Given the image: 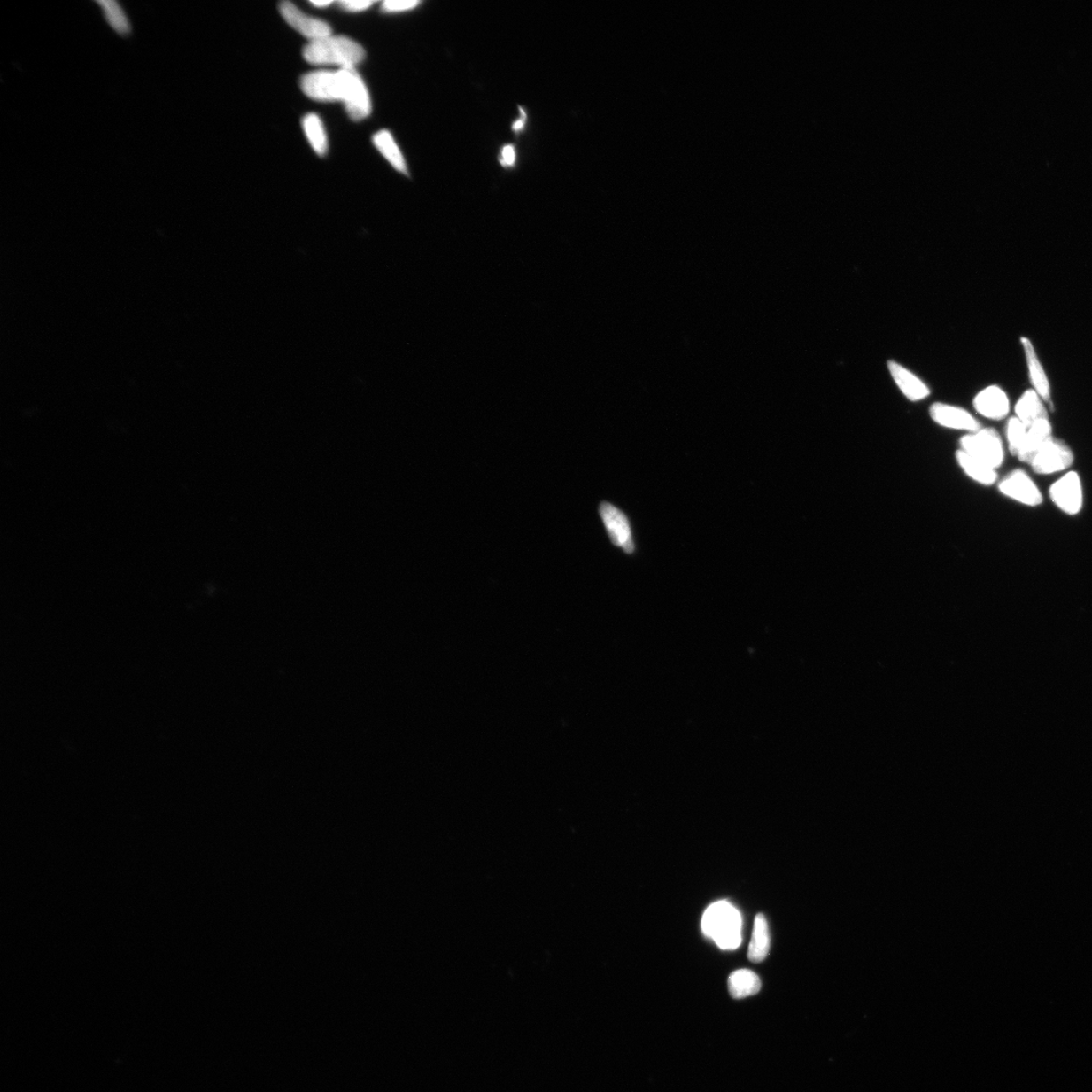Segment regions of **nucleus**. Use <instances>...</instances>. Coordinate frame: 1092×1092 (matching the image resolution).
I'll list each match as a JSON object with an SVG mask.
<instances>
[{
  "mask_svg": "<svg viewBox=\"0 0 1092 1092\" xmlns=\"http://www.w3.org/2000/svg\"><path fill=\"white\" fill-rule=\"evenodd\" d=\"M421 3L418 0H387L382 4L384 12H402L415 9Z\"/></svg>",
  "mask_w": 1092,
  "mask_h": 1092,
  "instance_id": "nucleus-24",
  "label": "nucleus"
},
{
  "mask_svg": "<svg viewBox=\"0 0 1092 1092\" xmlns=\"http://www.w3.org/2000/svg\"><path fill=\"white\" fill-rule=\"evenodd\" d=\"M373 4L374 3L368 2V0H364V2H352V0H345V2L339 3V5L342 7V9H345V11L352 12H359L366 11L368 9L369 6Z\"/></svg>",
  "mask_w": 1092,
  "mask_h": 1092,
  "instance_id": "nucleus-26",
  "label": "nucleus"
},
{
  "mask_svg": "<svg viewBox=\"0 0 1092 1092\" xmlns=\"http://www.w3.org/2000/svg\"><path fill=\"white\" fill-rule=\"evenodd\" d=\"M304 131L311 146L319 155H325L328 147L327 136L322 121L315 113L306 115L303 120Z\"/></svg>",
  "mask_w": 1092,
  "mask_h": 1092,
  "instance_id": "nucleus-21",
  "label": "nucleus"
},
{
  "mask_svg": "<svg viewBox=\"0 0 1092 1092\" xmlns=\"http://www.w3.org/2000/svg\"><path fill=\"white\" fill-rule=\"evenodd\" d=\"M959 449L996 470L1004 462L1003 441L995 428L982 427L980 430L963 435L959 440Z\"/></svg>",
  "mask_w": 1092,
  "mask_h": 1092,
  "instance_id": "nucleus-3",
  "label": "nucleus"
},
{
  "mask_svg": "<svg viewBox=\"0 0 1092 1092\" xmlns=\"http://www.w3.org/2000/svg\"><path fill=\"white\" fill-rule=\"evenodd\" d=\"M930 416L937 425L965 434L982 428L980 421L968 410L948 403H933L930 408Z\"/></svg>",
  "mask_w": 1092,
  "mask_h": 1092,
  "instance_id": "nucleus-8",
  "label": "nucleus"
},
{
  "mask_svg": "<svg viewBox=\"0 0 1092 1092\" xmlns=\"http://www.w3.org/2000/svg\"><path fill=\"white\" fill-rule=\"evenodd\" d=\"M1049 496L1063 513L1075 516L1083 508V485L1079 473L1068 472L1051 484Z\"/></svg>",
  "mask_w": 1092,
  "mask_h": 1092,
  "instance_id": "nucleus-7",
  "label": "nucleus"
},
{
  "mask_svg": "<svg viewBox=\"0 0 1092 1092\" xmlns=\"http://www.w3.org/2000/svg\"><path fill=\"white\" fill-rule=\"evenodd\" d=\"M280 11L283 18L291 27L311 41L328 37L332 33L330 26L325 21L306 16L294 4L283 2L281 4Z\"/></svg>",
  "mask_w": 1092,
  "mask_h": 1092,
  "instance_id": "nucleus-13",
  "label": "nucleus"
},
{
  "mask_svg": "<svg viewBox=\"0 0 1092 1092\" xmlns=\"http://www.w3.org/2000/svg\"><path fill=\"white\" fill-rule=\"evenodd\" d=\"M304 58L315 66H338L349 68L358 66L366 52L355 42L344 35H328V37L311 41L304 48Z\"/></svg>",
  "mask_w": 1092,
  "mask_h": 1092,
  "instance_id": "nucleus-1",
  "label": "nucleus"
},
{
  "mask_svg": "<svg viewBox=\"0 0 1092 1092\" xmlns=\"http://www.w3.org/2000/svg\"><path fill=\"white\" fill-rule=\"evenodd\" d=\"M973 408L984 418L1001 421L1009 416L1011 402L1003 388L997 384H991L974 397Z\"/></svg>",
  "mask_w": 1092,
  "mask_h": 1092,
  "instance_id": "nucleus-11",
  "label": "nucleus"
},
{
  "mask_svg": "<svg viewBox=\"0 0 1092 1092\" xmlns=\"http://www.w3.org/2000/svg\"><path fill=\"white\" fill-rule=\"evenodd\" d=\"M1025 352L1027 371H1029V378L1032 383L1033 390L1043 399V401L1049 406H1053L1051 384L1046 374V370L1042 364L1036 348L1034 347L1032 341L1027 337L1020 338Z\"/></svg>",
  "mask_w": 1092,
  "mask_h": 1092,
  "instance_id": "nucleus-14",
  "label": "nucleus"
},
{
  "mask_svg": "<svg viewBox=\"0 0 1092 1092\" xmlns=\"http://www.w3.org/2000/svg\"><path fill=\"white\" fill-rule=\"evenodd\" d=\"M342 102L353 120L366 119L371 111L368 90L358 71L353 67L341 68Z\"/></svg>",
  "mask_w": 1092,
  "mask_h": 1092,
  "instance_id": "nucleus-4",
  "label": "nucleus"
},
{
  "mask_svg": "<svg viewBox=\"0 0 1092 1092\" xmlns=\"http://www.w3.org/2000/svg\"><path fill=\"white\" fill-rule=\"evenodd\" d=\"M762 983L760 977L751 970L740 969L728 978V990L735 999L746 998L758 994Z\"/></svg>",
  "mask_w": 1092,
  "mask_h": 1092,
  "instance_id": "nucleus-18",
  "label": "nucleus"
},
{
  "mask_svg": "<svg viewBox=\"0 0 1092 1092\" xmlns=\"http://www.w3.org/2000/svg\"><path fill=\"white\" fill-rule=\"evenodd\" d=\"M1027 433V427L1017 417L1009 419L1005 427L1006 444L1011 454L1017 456L1022 451Z\"/></svg>",
  "mask_w": 1092,
  "mask_h": 1092,
  "instance_id": "nucleus-23",
  "label": "nucleus"
},
{
  "mask_svg": "<svg viewBox=\"0 0 1092 1092\" xmlns=\"http://www.w3.org/2000/svg\"><path fill=\"white\" fill-rule=\"evenodd\" d=\"M599 512L612 544L623 548L627 554H632L634 541L631 526L625 514L609 503H602Z\"/></svg>",
  "mask_w": 1092,
  "mask_h": 1092,
  "instance_id": "nucleus-10",
  "label": "nucleus"
},
{
  "mask_svg": "<svg viewBox=\"0 0 1092 1092\" xmlns=\"http://www.w3.org/2000/svg\"><path fill=\"white\" fill-rule=\"evenodd\" d=\"M97 4L102 6L105 18L113 30L120 35H128L131 32V26L126 13L117 2L103 0Z\"/></svg>",
  "mask_w": 1092,
  "mask_h": 1092,
  "instance_id": "nucleus-22",
  "label": "nucleus"
},
{
  "mask_svg": "<svg viewBox=\"0 0 1092 1092\" xmlns=\"http://www.w3.org/2000/svg\"><path fill=\"white\" fill-rule=\"evenodd\" d=\"M516 162V151L513 145H506L503 147L501 155H500V163L505 167H511Z\"/></svg>",
  "mask_w": 1092,
  "mask_h": 1092,
  "instance_id": "nucleus-25",
  "label": "nucleus"
},
{
  "mask_svg": "<svg viewBox=\"0 0 1092 1092\" xmlns=\"http://www.w3.org/2000/svg\"><path fill=\"white\" fill-rule=\"evenodd\" d=\"M1002 494L1027 507H1038L1043 503V495L1032 477L1024 469H1015L997 483Z\"/></svg>",
  "mask_w": 1092,
  "mask_h": 1092,
  "instance_id": "nucleus-6",
  "label": "nucleus"
},
{
  "mask_svg": "<svg viewBox=\"0 0 1092 1092\" xmlns=\"http://www.w3.org/2000/svg\"><path fill=\"white\" fill-rule=\"evenodd\" d=\"M955 456L958 466L969 479L977 484L987 485V487L998 483L997 470L992 469L987 463L978 461L973 456L961 451V449H957Z\"/></svg>",
  "mask_w": 1092,
  "mask_h": 1092,
  "instance_id": "nucleus-17",
  "label": "nucleus"
},
{
  "mask_svg": "<svg viewBox=\"0 0 1092 1092\" xmlns=\"http://www.w3.org/2000/svg\"><path fill=\"white\" fill-rule=\"evenodd\" d=\"M770 950V933L767 919L762 913L755 918L751 943L748 946L749 961L760 963L766 959Z\"/></svg>",
  "mask_w": 1092,
  "mask_h": 1092,
  "instance_id": "nucleus-19",
  "label": "nucleus"
},
{
  "mask_svg": "<svg viewBox=\"0 0 1092 1092\" xmlns=\"http://www.w3.org/2000/svg\"><path fill=\"white\" fill-rule=\"evenodd\" d=\"M374 143L385 159L399 173L407 174V166L401 150L389 131H380L374 136Z\"/></svg>",
  "mask_w": 1092,
  "mask_h": 1092,
  "instance_id": "nucleus-20",
  "label": "nucleus"
},
{
  "mask_svg": "<svg viewBox=\"0 0 1092 1092\" xmlns=\"http://www.w3.org/2000/svg\"><path fill=\"white\" fill-rule=\"evenodd\" d=\"M889 374L902 394L910 402H922L931 395L926 383L896 360L887 361Z\"/></svg>",
  "mask_w": 1092,
  "mask_h": 1092,
  "instance_id": "nucleus-12",
  "label": "nucleus"
},
{
  "mask_svg": "<svg viewBox=\"0 0 1092 1092\" xmlns=\"http://www.w3.org/2000/svg\"><path fill=\"white\" fill-rule=\"evenodd\" d=\"M1045 404L1036 391L1026 390L1015 405V417L1029 428L1037 421L1049 419Z\"/></svg>",
  "mask_w": 1092,
  "mask_h": 1092,
  "instance_id": "nucleus-16",
  "label": "nucleus"
},
{
  "mask_svg": "<svg viewBox=\"0 0 1092 1092\" xmlns=\"http://www.w3.org/2000/svg\"><path fill=\"white\" fill-rule=\"evenodd\" d=\"M1053 438V430L1050 420L1043 419L1037 421L1032 426L1027 428V433L1022 451L1018 455V459L1025 463H1031L1034 456L1041 451L1049 440Z\"/></svg>",
  "mask_w": 1092,
  "mask_h": 1092,
  "instance_id": "nucleus-15",
  "label": "nucleus"
},
{
  "mask_svg": "<svg viewBox=\"0 0 1092 1092\" xmlns=\"http://www.w3.org/2000/svg\"><path fill=\"white\" fill-rule=\"evenodd\" d=\"M311 4L318 7H323V6L330 5L332 2H330V0H328V2H324V0L323 2H319V0H317V2H311Z\"/></svg>",
  "mask_w": 1092,
  "mask_h": 1092,
  "instance_id": "nucleus-28",
  "label": "nucleus"
},
{
  "mask_svg": "<svg viewBox=\"0 0 1092 1092\" xmlns=\"http://www.w3.org/2000/svg\"><path fill=\"white\" fill-rule=\"evenodd\" d=\"M521 112H523V118L517 120L515 123H514L513 125V130L515 132H519L523 130V128L525 127V123H526L525 112L523 110H521Z\"/></svg>",
  "mask_w": 1092,
  "mask_h": 1092,
  "instance_id": "nucleus-27",
  "label": "nucleus"
},
{
  "mask_svg": "<svg viewBox=\"0 0 1092 1092\" xmlns=\"http://www.w3.org/2000/svg\"><path fill=\"white\" fill-rule=\"evenodd\" d=\"M1074 460L1073 449L1065 441L1053 437L1034 456L1030 466L1034 473L1049 476L1069 469L1073 467Z\"/></svg>",
  "mask_w": 1092,
  "mask_h": 1092,
  "instance_id": "nucleus-5",
  "label": "nucleus"
},
{
  "mask_svg": "<svg viewBox=\"0 0 1092 1092\" xmlns=\"http://www.w3.org/2000/svg\"><path fill=\"white\" fill-rule=\"evenodd\" d=\"M301 87L306 96L319 102L342 101V83L338 71H315L303 76Z\"/></svg>",
  "mask_w": 1092,
  "mask_h": 1092,
  "instance_id": "nucleus-9",
  "label": "nucleus"
},
{
  "mask_svg": "<svg viewBox=\"0 0 1092 1092\" xmlns=\"http://www.w3.org/2000/svg\"><path fill=\"white\" fill-rule=\"evenodd\" d=\"M702 931L723 950H734L741 943V917L728 902L713 903L704 912Z\"/></svg>",
  "mask_w": 1092,
  "mask_h": 1092,
  "instance_id": "nucleus-2",
  "label": "nucleus"
}]
</instances>
